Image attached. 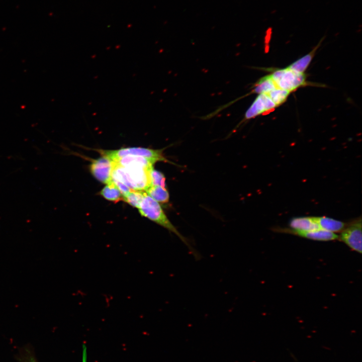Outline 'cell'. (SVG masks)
<instances>
[{
    "mask_svg": "<svg viewBox=\"0 0 362 362\" xmlns=\"http://www.w3.org/2000/svg\"><path fill=\"white\" fill-rule=\"evenodd\" d=\"M138 210L141 216L147 218L177 236L193 255L198 257V254L195 252V250L193 248L190 241L171 223L158 202L148 195L146 192Z\"/></svg>",
    "mask_w": 362,
    "mask_h": 362,
    "instance_id": "1",
    "label": "cell"
},
{
    "mask_svg": "<svg viewBox=\"0 0 362 362\" xmlns=\"http://www.w3.org/2000/svg\"><path fill=\"white\" fill-rule=\"evenodd\" d=\"M278 87L291 93L306 84L305 73H299L289 69H276L270 74Z\"/></svg>",
    "mask_w": 362,
    "mask_h": 362,
    "instance_id": "2",
    "label": "cell"
},
{
    "mask_svg": "<svg viewBox=\"0 0 362 362\" xmlns=\"http://www.w3.org/2000/svg\"><path fill=\"white\" fill-rule=\"evenodd\" d=\"M102 155H105L115 160L127 156H139L152 159L157 161H169L166 159L163 154L162 149H152L142 147H128L118 150H98Z\"/></svg>",
    "mask_w": 362,
    "mask_h": 362,
    "instance_id": "3",
    "label": "cell"
},
{
    "mask_svg": "<svg viewBox=\"0 0 362 362\" xmlns=\"http://www.w3.org/2000/svg\"><path fill=\"white\" fill-rule=\"evenodd\" d=\"M361 219L351 222L341 231L338 238L352 250L361 253Z\"/></svg>",
    "mask_w": 362,
    "mask_h": 362,
    "instance_id": "4",
    "label": "cell"
},
{
    "mask_svg": "<svg viewBox=\"0 0 362 362\" xmlns=\"http://www.w3.org/2000/svg\"><path fill=\"white\" fill-rule=\"evenodd\" d=\"M113 161L105 155L93 160L90 165V170L94 176L104 184L112 181Z\"/></svg>",
    "mask_w": 362,
    "mask_h": 362,
    "instance_id": "5",
    "label": "cell"
},
{
    "mask_svg": "<svg viewBox=\"0 0 362 362\" xmlns=\"http://www.w3.org/2000/svg\"><path fill=\"white\" fill-rule=\"evenodd\" d=\"M277 107L266 94H260L257 96L246 112L245 118L250 119L258 115L266 114Z\"/></svg>",
    "mask_w": 362,
    "mask_h": 362,
    "instance_id": "6",
    "label": "cell"
},
{
    "mask_svg": "<svg viewBox=\"0 0 362 362\" xmlns=\"http://www.w3.org/2000/svg\"><path fill=\"white\" fill-rule=\"evenodd\" d=\"M292 230L297 231H310L320 229L315 217H297L293 218L290 222Z\"/></svg>",
    "mask_w": 362,
    "mask_h": 362,
    "instance_id": "7",
    "label": "cell"
},
{
    "mask_svg": "<svg viewBox=\"0 0 362 362\" xmlns=\"http://www.w3.org/2000/svg\"><path fill=\"white\" fill-rule=\"evenodd\" d=\"M291 233L309 239L318 241H331L338 238L335 233L321 229L310 231H297L291 230Z\"/></svg>",
    "mask_w": 362,
    "mask_h": 362,
    "instance_id": "8",
    "label": "cell"
},
{
    "mask_svg": "<svg viewBox=\"0 0 362 362\" xmlns=\"http://www.w3.org/2000/svg\"><path fill=\"white\" fill-rule=\"evenodd\" d=\"M320 229L332 232L341 231L346 227L345 224L327 217H314Z\"/></svg>",
    "mask_w": 362,
    "mask_h": 362,
    "instance_id": "9",
    "label": "cell"
},
{
    "mask_svg": "<svg viewBox=\"0 0 362 362\" xmlns=\"http://www.w3.org/2000/svg\"><path fill=\"white\" fill-rule=\"evenodd\" d=\"M322 40H321L319 44L309 53L297 60L287 67L297 72L305 73V71L314 57L316 50L322 42Z\"/></svg>",
    "mask_w": 362,
    "mask_h": 362,
    "instance_id": "10",
    "label": "cell"
},
{
    "mask_svg": "<svg viewBox=\"0 0 362 362\" xmlns=\"http://www.w3.org/2000/svg\"><path fill=\"white\" fill-rule=\"evenodd\" d=\"M278 87L270 74L261 77L254 84L253 92L258 94H267Z\"/></svg>",
    "mask_w": 362,
    "mask_h": 362,
    "instance_id": "11",
    "label": "cell"
},
{
    "mask_svg": "<svg viewBox=\"0 0 362 362\" xmlns=\"http://www.w3.org/2000/svg\"><path fill=\"white\" fill-rule=\"evenodd\" d=\"M145 192L157 202L165 204L169 201V195L166 188L158 186H151Z\"/></svg>",
    "mask_w": 362,
    "mask_h": 362,
    "instance_id": "12",
    "label": "cell"
},
{
    "mask_svg": "<svg viewBox=\"0 0 362 362\" xmlns=\"http://www.w3.org/2000/svg\"><path fill=\"white\" fill-rule=\"evenodd\" d=\"M100 194L106 199L115 202L123 200V196L112 181L106 184V186L100 192Z\"/></svg>",
    "mask_w": 362,
    "mask_h": 362,
    "instance_id": "13",
    "label": "cell"
},
{
    "mask_svg": "<svg viewBox=\"0 0 362 362\" xmlns=\"http://www.w3.org/2000/svg\"><path fill=\"white\" fill-rule=\"evenodd\" d=\"M145 192L138 190H130V191L123 197V200L130 205L139 208L142 201Z\"/></svg>",
    "mask_w": 362,
    "mask_h": 362,
    "instance_id": "14",
    "label": "cell"
},
{
    "mask_svg": "<svg viewBox=\"0 0 362 362\" xmlns=\"http://www.w3.org/2000/svg\"><path fill=\"white\" fill-rule=\"evenodd\" d=\"M291 93L277 87L266 94L277 107L285 103Z\"/></svg>",
    "mask_w": 362,
    "mask_h": 362,
    "instance_id": "15",
    "label": "cell"
},
{
    "mask_svg": "<svg viewBox=\"0 0 362 362\" xmlns=\"http://www.w3.org/2000/svg\"><path fill=\"white\" fill-rule=\"evenodd\" d=\"M151 186H158L165 188V178L161 172L153 167L150 171Z\"/></svg>",
    "mask_w": 362,
    "mask_h": 362,
    "instance_id": "16",
    "label": "cell"
},
{
    "mask_svg": "<svg viewBox=\"0 0 362 362\" xmlns=\"http://www.w3.org/2000/svg\"><path fill=\"white\" fill-rule=\"evenodd\" d=\"M115 185L120 190L123 197L125 196L130 190V188L126 185L116 179H112Z\"/></svg>",
    "mask_w": 362,
    "mask_h": 362,
    "instance_id": "17",
    "label": "cell"
},
{
    "mask_svg": "<svg viewBox=\"0 0 362 362\" xmlns=\"http://www.w3.org/2000/svg\"><path fill=\"white\" fill-rule=\"evenodd\" d=\"M24 362H37L35 358L32 355H28L24 359Z\"/></svg>",
    "mask_w": 362,
    "mask_h": 362,
    "instance_id": "18",
    "label": "cell"
}]
</instances>
